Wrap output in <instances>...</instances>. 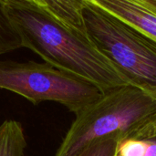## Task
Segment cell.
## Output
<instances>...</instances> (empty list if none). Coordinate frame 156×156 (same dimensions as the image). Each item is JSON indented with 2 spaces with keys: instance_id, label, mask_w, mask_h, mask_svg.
I'll use <instances>...</instances> for the list:
<instances>
[{
  "instance_id": "cell-3",
  "label": "cell",
  "mask_w": 156,
  "mask_h": 156,
  "mask_svg": "<svg viewBox=\"0 0 156 156\" xmlns=\"http://www.w3.org/2000/svg\"><path fill=\"white\" fill-rule=\"evenodd\" d=\"M156 112V100L127 85L105 93L79 113L54 156H76L94 142L121 136Z\"/></svg>"
},
{
  "instance_id": "cell-7",
  "label": "cell",
  "mask_w": 156,
  "mask_h": 156,
  "mask_svg": "<svg viewBox=\"0 0 156 156\" xmlns=\"http://www.w3.org/2000/svg\"><path fill=\"white\" fill-rule=\"evenodd\" d=\"M35 2L64 26L87 34L84 0H35Z\"/></svg>"
},
{
  "instance_id": "cell-4",
  "label": "cell",
  "mask_w": 156,
  "mask_h": 156,
  "mask_svg": "<svg viewBox=\"0 0 156 156\" xmlns=\"http://www.w3.org/2000/svg\"><path fill=\"white\" fill-rule=\"evenodd\" d=\"M0 89L12 91L38 105L55 101L74 114L100 100L104 93L92 83L33 60L17 62L0 59Z\"/></svg>"
},
{
  "instance_id": "cell-6",
  "label": "cell",
  "mask_w": 156,
  "mask_h": 156,
  "mask_svg": "<svg viewBox=\"0 0 156 156\" xmlns=\"http://www.w3.org/2000/svg\"><path fill=\"white\" fill-rule=\"evenodd\" d=\"M114 156H156V112L118 138Z\"/></svg>"
},
{
  "instance_id": "cell-8",
  "label": "cell",
  "mask_w": 156,
  "mask_h": 156,
  "mask_svg": "<svg viewBox=\"0 0 156 156\" xmlns=\"http://www.w3.org/2000/svg\"><path fill=\"white\" fill-rule=\"evenodd\" d=\"M27 142L22 124L5 120L0 124V156H24Z\"/></svg>"
},
{
  "instance_id": "cell-1",
  "label": "cell",
  "mask_w": 156,
  "mask_h": 156,
  "mask_svg": "<svg viewBox=\"0 0 156 156\" xmlns=\"http://www.w3.org/2000/svg\"><path fill=\"white\" fill-rule=\"evenodd\" d=\"M4 4L22 48L32 50L46 63L92 83L104 94L129 85L88 33L64 26L35 0H4Z\"/></svg>"
},
{
  "instance_id": "cell-5",
  "label": "cell",
  "mask_w": 156,
  "mask_h": 156,
  "mask_svg": "<svg viewBox=\"0 0 156 156\" xmlns=\"http://www.w3.org/2000/svg\"><path fill=\"white\" fill-rule=\"evenodd\" d=\"M95 5L156 41V13L142 0H92Z\"/></svg>"
},
{
  "instance_id": "cell-2",
  "label": "cell",
  "mask_w": 156,
  "mask_h": 156,
  "mask_svg": "<svg viewBox=\"0 0 156 156\" xmlns=\"http://www.w3.org/2000/svg\"><path fill=\"white\" fill-rule=\"evenodd\" d=\"M90 40L132 85L156 100V41L93 3L84 0Z\"/></svg>"
},
{
  "instance_id": "cell-9",
  "label": "cell",
  "mask_w": 156,
  "mask_h": 156,
  "mask_svg": "<svg viewBox=\"0 0 156 156\" xmlns=\"http://www.w3.org/2000/svg\"><path fill=\"white\" fill-rule=\"evenodd\" d=\"M20 48L21 38L6 14L4 0H0V56Z\"/></svg>"
},
{
  "instance_id": "cell-10",
  "label": "cell",
  "mask_w": 156,
  "mask_h": 156,
  "mask_svg": "<svg viewBox=\"0 0 156 156\" xmlns=\"http://www.w3.org/2000/svg\"><path fill=\"white\" fill-rule=\"evenodd\" d=\"M119 137L114 135L94 142L76 156H114Z\"/></svg>"
},
{
  "instance_id": "cell-11",
  "label": "cell",
  "mask_w": 156,
  "mask_h": 156,
  "mask_svg": "<svg viewBox=\"0 0 156 156\" xmlns=\"http://www.w3.org/2000/svg\"><path fill=\"white\" fill-rule=\"evenodd\" d=\"M144 5H145L147 7L152 9L156 13V0H142Z\"/></svg>"
}]
</instances>
